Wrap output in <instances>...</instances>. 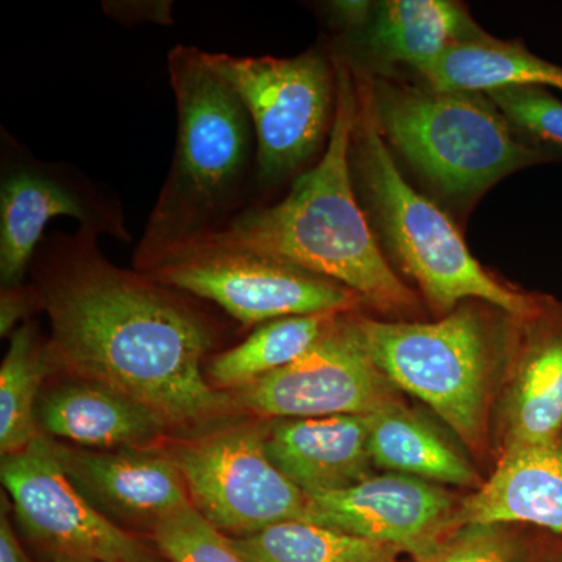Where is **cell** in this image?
I'll return each mask as SVG.
<instances>
[{
    "label": "cell",
    "mask_w": 562,
    "mask_h": 562,
    "mask_svg": "<svg viewBox=\"0 0 562 562\" xmlns=\"http://www.w3.org/2000/svg\"><path fill=\"white\" fill-rule=\"evenodd\" d=\"M483 303H461L432 322L355 316L384 375L430 406L475 453L487 449L492 382L506 341L502 322Z\"/></svg>",
    "instance_id": "8992f818"
},
{
    "label": "cell",
    "mask_w": 562,
    "mask_h": 562,
    "mask_svg": "<svg viewBox=\"0 0 562 562\" xmlns=\"http://www.w3.org/2000/svg\"><path fill=\"white\" fill-rule=\"evenodd\" d=\"M35 417L41 436L88 450L151 449L166 432L140 403L106 384L72 376L41 392Z\"/></svg>",
    "instance_id": "2e32d148"
},
{
    "label": "cell",
    "mask_w": 562,
    "mask_h": 562,
    "mask_svg": "<svg viewBox=\"0 0 562 562\" xmlns=\"http://www.w3.org/2000/svg\"><path fill=\"white\" fill-rule=\"evenodd\" d=\"M0 562H31L7 516L5 497L2 498V517H0Z\"/></svg>",
    "instance_id": "f546056e"
},
{
    "label": "cell",
    "mask_w": 562,
    "mask_h": 562,
    "mask_svg": "<svg viewBox=\"0 0 562 562\" xmlns=\"http://www.w3.org/2000/svg\"><path fill=\"white\" fill-rule=\"evenodd\" d=\"M177 101V147L168 179L136 247V271L220 233L246 210L257 177V138L241 98L205 52L176 46L168 55Z\"/></svg>",
    "instance_id": "3957f363"
},
{
    "label": "cell",
    "mask_w": 562,
    "mask_h": 562,
    "mask_svg": "<svg viewBox=\"0 0 562 562\" xmlns=\"http://www.w3.org/2000/svg\"><path fill=\"white\" fill-rule=\"evenodd\" d=\"M54 446L69 479L111 522L121 520L151 531L166 517L192 505L179 468L161 450H88L57 441Z\"/></svg>",
    "instance_id": "5bb4252c"
},
{
    "label": "cell",
    "mask_w": 562,
    "mask_h": 562,
    "mask_svg": "<svg viewBox=\"0 0 562 562\" xmlns=\"http://www.w3.org/2000/svg\"><path fill=\"white\" fill-rule=\"evenodd\" d=\"M54 371L47 341L41 342L31 322L11 333L10 346L0 368V452H20L40 438L36 403L44 380Z\"/></svg>",
    "instance_id": "cb8c5ba5"
},
{
    "label": "cell",
    "mask_w": 562,
    "mask_h": 562,
    "mask_svg": "<svg viewBox=\"0 0 562 562\" xmlns=\"http://www.w3.org/2000/svg\"><path fill=\"white\" fill-rule=\"evenodd\" d=\"M277 469L306 495L347 490L373 475L368 417H299L266 427Z\"/></svg>",
    "instance_id": "9a60e30c"
},
{
    "label": "cell",
    "mask_w": 562,
    "mask_h": 562,
    "mask_svg": "<svg viewBox=\"0 0 562 562\" xmlns=\"http://www.w3.org/2000/svg\"><path fill=\"white\" fill-rule=\"evenodd\" d=\"M514 543L503 525H464L443 536L416 562H513Z\"/></svg>",
    "instance_id": "4316f807"
},
{
    "label": "cell",
    "mask_w": 562,
    "mask_h": 562,
    "mask_svg": "<svg viewBox=\"0 0 562 562\" xmlns=\"http://www.w3.org/2000/svg\"><path fill=\"white\" fill-rule=\"evenodd\" d=\"M358 88L391 150L442 201L468 209L509 173L562 160L513 124L484 92L360 74Z\"/></svg>",
    "instance_id": "277c9868"
},
{
    "label": "cell",
    "mask_w": 562,
    "mask_h": 562,
    "mask_svg": "<svg viewBox=\"0 0 562 562\" xmlns=\"http://www.w3.org/2000/svg\"><path fill=\"white\" fill-rule=\"evenodd\" d=\"M231 542L246 562H387L401 553L308 520H286Z\"/></svg>",
    "instance_id": "603a6c76"
},
{
    "label": "cell",
    "mask_w": 562,
    "mask_h": 562,
    "mask_svg": "<svg viewBox=\"0 0 562 562\" xmlns=\"http://www.w3.org/2000/svg\"><path fill=\"white\" fill-rule=\"evenodd\" d=\"M341 314H302L265 322L241 344L216 355L210 361L206 379L221 392L243 390L301 358Z\"/></svg>",
    "instance_id": "7402d4cb"
},
{
    "label": "cell",
    "mask_w": 562,
    "mask_h": 562,
    "mask_svg": "<svg viewBox=\"0 0 562 562\" xmlns=\"http://www.w3.org/2000/svg\"><path fill=\"white\" fill-rule=\"evenodd\" d=\"M368 417L373 464L432 484L479 490L483 482L468 458L430 422L402 403Z\"/></svg>",
    "instance_id": "ffe728a7"
},
{
    "label": "cell",
    "mask_w": 562,
    "mask_h": 562,
    "mask_svg": "<svg viewBox=\"0 0 562 562\" xmlns=\"http://www.w3.org/2000/svg\"><path fill=\"white\" fill-rule=\"evenodd\" d=\"M165 452L179 468L192 506L224 535L243 538L308 517V495L273 465L260 425L181 439Z\"/></svg>",
    "instance_id": "9c48e42d"
},
{
    "label": "cell",
    "mask_w": 562,
    "mask_h": 562,
    "mask_svg": "<svg viewBox=\"0 0 562 562\" xmlns=\"http://www.w3.org/2000/svg\"><path fill=\"white\" fill-rule=\"evenodd\" d=\"M505 401V447L547 446L562 439V305L543 299L522 322Z\"/></svg>",
    "instance_id": "ac0fdd59"
},
{
    "label": "cell",
    "mask_w": 562,
    "mask_h": 562,
    "mask_svg": "<svg viewBox=\"0 0 562 562\" xmlns=\"http://www.w3.org/2000/svg\"><path fill=\"white\" fill-rule=\"evenodd\" d=\"M227 394L235 408L265 420L371 416L402 403L398 387L366 349L351 313L341 314L291 364Z\"/></svg>",
    "instance_id": "8fae6325"
},
{
    "label": "cell",
    "mask_w": 562,
    "mask_h": 562,
    "mask_svg": "<svg viewBox=\"0 0 562 562\" xmlns=\"http://www.w3.org/2000/svg\"><path fill=\"white\" fill-rule=\"evenodd\" d=\"M458 503L439 484L384 473L347 490L308 495V522L387 543L414 560L453 531Z\"/></svg>",
    "instance_id": "4fadbf2b"
},
{
    "label": "cell",
    "mask_w": 562,
    "mask_h": 562,
    "mask_svg": "<svg viewBox=\"0 0 562 562\" xmlns=\"http://www.w3.org/2000/svg\"><path fill=\"white\" fill-rule=\"evenodd\" d=\"M35 306H38L35 292L24 286L2 290L0 297V333L2 336L11 335L16 330L20 321H24Z\"/></svg>",
    "instance_id": "83f0119b"
},
{
    "label": "cell",
    "mask_w": 562,
    "mask_h": 562,
    "mask_svg": "<svg viewBox=\"0 0 562 562\" xmlns=\"http://www.w3.org/2000/svg\"><path fill=\"white\" fill-rule=\"evenodd\" d=\"M483 33L461 3L386 0L373 3L371 20L360 31V43L376 60L402 63L420 72L454 44Z\"/></svg>",
    "instance_id": "d6986e66"
},
{
    "label": "cell",
    "mask_w": 562,
    "mask_h": 562,
    "mask_svg": "<svg viewBox=\"0 0 562 562\" xmlns=\"http://www.w3.org/2000/svg\"><path fill=\"white\" fill-rule=\"evenodd\" d=\"M484 94L528 139L562 155V101L547 88L509 87Z\"/></svg>",
    "instance_id": "484cf974"
},
{
    "label": "cell",
    "mask_w": 562,
    "mask_h": 562,
    "mask_svg": "<svg viewBox=\"0 0 562 562\" xmlns=\"http://www.w3.org/2000/svg\"><path fill=\"white\" fill-rule=\"evenodd\" d=\"M98 236L57 233L33 257L32 290L50 319L54 371L114 387L168 430H192L235 408L203 360L216 328L183 292L103 257Z\"/></svg>",
    "instance_id": "6da1fadb"
},
{
    "label": "cell",
    "mask_w": 562,
    "mask_h": 562,
    "mask_svg": "<svg viewBox=\"0 0 562 562\" xmlns=\"http://www.w3.org/2000/svg\"><path fill=\"white\" fill-rule=\"evenodd\" d=\"M475 524H531L562 532V439L505 447L490 479L458 503L453 530Z\"/></svg>",
    "instance_id": "e0dca14e"
},
{
    "label": "cell",
    "mask_w": 562,
    "mask_h": 562,
    "mask_svg": "<svg viewBox=\"0 0 562 562\" xmlns=\"http://www.w3.org/2000/svg\"><path fill=\"white\" fill-rule=\"evenodd\" d=\"M333 63L335 120L321 160L295 177L280 202L244 210L224 231L202 241L290 262L349 288L382 313L414 312L416 294L387 261L355 188L350 143L358 113L357 79L349 61Z\"/></svg>",
    "instance_id": "7a4b0ae2"
},
{
    "label": "cell",
    "mask_w": 562,
    "mask_h": 562,
    "mask_svg": "<svg viewBox=\"0 0 562 562\" xmlns=\"http://www.w3.org/2000/svg\"><path fill=\"white\" fill-rule=\"evenodd\" d=\"M143 562H154V561H151V560H147V561H143Z\"/></svg>",
    "instance_id": "1f68e13d"
},
{
    "label": "cell",
    "mask_w": 562,
    "mask_h": 562,
    "mask_svg": "<svg viewBox=\"0 0 562 562\" xmlns=\"http://www.w3.org/2000/svg\"><path fill=\"white\" fill-rule=\"evenodd\" d=\"M425 85L438 91L490 92L509 87L562 91V68L531 54L522 43L492 38L487 33L450 47L420 70Z\"/></svg>",
    "instance_id": "44dd1931"
},
{
    "label": "cell",
    "mask_w": 562,
    "mask_h": 562,
    "mask_svg": "<svg viewBox=\"0 0 562 562\" xmlns=\"http://www.w3.org/2000/svg\"><path fill=\"white\" fill-rule=\"evenodd\" d=\"M66 216L79 231L131 241L120 199L65 162L41 161L3 133L0 176V281L22 286L52 220Z\"/></svg>",
    "instance_id": "30bf717a"
},
{
    "label": "cell",
    "mask_w": 562,
    "mask_h": 562,
    "mask_svg": "<svg viewBox=\"0 0 562 562\" xmlns=\"http://www.w3.org/2000/svg\"><path fill=\"white\" fill-rule=\"evenodd\" d=\"M372 7L371 2H333L330 10L350 31L360 32L371 20Z\"/></svg>",
    "instance_id": "f1b7e54d"
},
{
    "label": "cell",
    "mask_w": 562,
    "mask_h": 562,
    "mask_svg": "<svg viewBox=\"0 0 562 562\" xmlns=\"http://www.w3.org/2000/svg\"><path fill=\"white\" fill-rule=\"evenodd\" d=\"M249 111L260 187H276L327 146L336 109L335 63L319 52L294 58L233 57L205 52Z\"/></svg>",
    "instance_id": "52a82bcc"
},
{
    "label": "cell",
    "mask_w": 562,
    "mask_h": 562,
    "mask_svg": "<svg viewBox=\"0 0 562 562\" xmlns=\"http://www.w3.org/2000/svg\"><path fill=\"white\" fill-rule=\"evenodd\" d=\"M151 532L155 546L171 562H246L231 538L192 505L162 519Z\"/></svg>",
    "instance_id": "d4e9b609"
},
{
    "label": "cell",
    "mask_w": 562,
    "mask_h": 562,
    "mask_svg": "<svg viewBox=\"0 0 562 562\" xmlns=\"http://www.w3.org/2000/svg\"><path fill=\"white\" fill-rule=\"evenodd\" d=\"M350 166L376 238L438 312L450 313L468 301L490 303L517 319H530L541 310L543 297L491 276L473 258L452 217L405 179L360 88Z\"/></svg>",
    "instance_id": "5b68a950"
},
{
    "label": "cell",
    "mask_w": 562,
    "mask_h": 562,
    "mask_svg": "<svg viewBox=\"0 0 562 562\" xmlns=\"http://www.w3.org/2000/svg\"><path fill=\"white\" fill-rule=\"evenodd\" d=\"M387 562H397V561L394 560V561H387Z\"/></svg>",
    "instance_id": "d6a6232c"
},
{
    "label": "cell",
    "mask_w": 562,
    "mask_h": 562,
    "mask_svg": "<svg viewBox=\"0 0 562 562\" xmlns=\"http://www.w3.org/2000/svg\"><path fill=\"white\" fill-rule=\"evenodd\" d=\"M54 562H94L90 560H83V558H72V557H57Z\"/></svg>",
    "instance_id": "4dcf8cb0"
},
{
    "label": "cell",
    "mask_w": 562,
    "mask_h": 562,
    "mask_svg": "<svg viewBox=\"0 0 562 562\" xmlns=\"http://www.w3.org/2000/svg\"><path fill=\"white\" fill-rule=\"evenodd\" d=\"M144 273L216 303L244 327L302 314L351 313L364 303L349 288L290 262L206 241L177 250Z\"/></svg>",
    "instance_id": "ba28073f"
},
{
    "label": "cell",
    "mask_w": 562,
    "mask_h": 562,
    "mask_svg": "<svg viewBox=\"0 0 562 562\" xmlns=\"http://www.w3.org/2000/svg\"><path fill=\"white\" fill-rule=\"evenodd\" d=\"M0 479L22 530L57 557L101 562L150 560L143 543L91 505L63 469L54 441L40 436L2 457Z\"/></svg>",
    "instance_id": "7c38bea8"
}]
</instances>
